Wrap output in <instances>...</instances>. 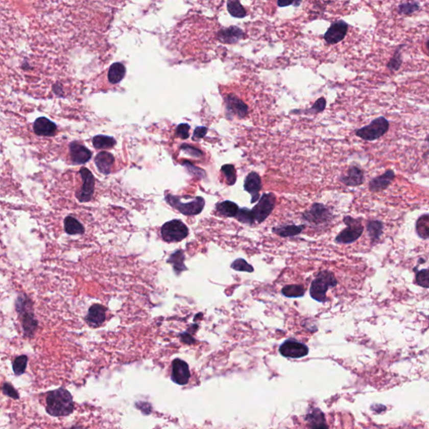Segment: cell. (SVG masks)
Segmentation results:
<instances>
[{
    "mask_svg": "<svg viewBox=\"0 0 429 429\" xmlns=\"http://www.w3.org/2000/svg\"><path fill=\"white\" fill-rule=\"evenodd\" d=\"M383 224L379 221H371L367 225V231L371 240L379 239L383 233Z\"/></svg>",
    "mask_w": 429,
    "mask_h": 429,
    "instance_id": "32",
    "label": "cell"
},
{
    "mask_svg": "<svg viewBox=\"0 0 429 429\" xmlns=\"http://www.w3.org/2000/svg\"><path fill=\"white\" fill-rule=\"evenodd\" d=\"M64 228L65 231L69 235H80L85 232L83 225L75 218V217H66L64 220Z\"/></svg>",
    "mask_w": 429,
    "mask_h": 429,
    "instance_id": "23",
    "label": "cell"
},
{
    "mask_svg": "<svg viewBox=\"0 0 429 429\" xmlns=\"http://www.w3.org/2000/svg\"><path fill=\"white\" fill-rule=\"evenodd\" d=\"M276 196L274 194H264L259 199L258 203L252 209L254 219L257 223H261L270 216L275 207Z\"/></svg>",
    "mask_w": 429,
    "mask_h": 429,
    "instance_id": "7",
    "label": "cell"
},
{
    "mask_svg": "<svg viewBox=\"0 0 429 429\" xmlns=\"http://www.w3.org/2000/svg\"><path fill=\"white\" fill-rule=\"evenodd\" d=\"M19 315L21 316V324L25 336L31 338L38 327V321L35 319L34 313L32 311H30Z\"/></svg>",
    "mask_w": 429,
    "mask_h": 429,
    "instance_id": "22",
    "label": "cell"
},
{
    "mask_svg": "<svg viewBox=\"0 0 429 429\" xmlns=\"http://www.w3.org/2000/svg\"><path fill=\"white\" fill-rule=\"evenodd\" d=\"M126 74V68L122 63L112 64L108 70V81L112 84H117L124 79Z\"/></svg>",
    "mask_w": 429,
    "mask_h": 429,
    "instance_id": "26",
    "label": "cell"
},
{
    "mask_svg": "<svg viewBox=\"0 0 429 429\" xmlns=\"http://www.w3.org/2000/svg\"><path fill=\"white\" fill-rule=\"evenodd\" d=\"M244 37V33L236 26L221 30L217 35V39L224 44H235Z\"/></svg>",
    "mask_w": 429,
    "mask_h": 429,
    "instance_id": "17",
    "label": "cell"
},
{
    "mask_svg": "<svg viewBox=\"0 0 429 429\" xmlns=\"http://www.w3.org/2000/svg\"><path fill=\"white\" fill-rule=\"evenodd\" d=\"M231 268L234 270L238 271V272H247V273H252L254 271V268L252 265L247 264V261L244 259L238 258L231 264Z\"/></svg>",
    "mask_w": 429,
    "mask_h": 429,
    "instance_id": "36",
    "label": "cell"
},
{
    "mask_svg": "<svg viewBox=\"0 0 429 429\" xmlns=\"http://www.w3.org/2000/svg\"><path fill=\"white\" fill-rule=\"evenodd\" d=\"M3 392L4 394L13 399H19V394L16 390L10 385V383H5L3 386Z\"/></svg>",
    "mask_w": 429,
    "mask_h": 429,
    "instance_id": "41",
    "label": "cell"
},
{
    "mask_svg": "<svg viewBox=\"0 0 429 429\" xmlns=\"http://www.w3.org/2000/svg\"><path fill=\"white\" fill-rule=\"evenodd\" d=\"M235 218L241 223L247 225H252L255 221L252 210H249L248 208H241V209H239Z\"/></svg>",
    "mask_w": 429,
    "mask_h": 429,
    "instance_id": "33",
    "label": "cell"
},
{
    "mask_svg": "<svg viewBox=\"0 0 429 429\" xmlns=\"http://www.w3.org/2000/svg\"><path fill=\"white\" fill-rule=\"evenodd\" d=\"M427 144H428V145H429V136H427Z\"/></svg>",
    "mask_w": 429,
    "mask_h": 429,
    "instance_id": "49",
    "label": "cell"
},
{
    "mask_svg": "<svg viewBox=\"0 0 429 429\" xmlns=\"http://www.w3.org/2000/svg\"><path fill=\"white\" fill-rule=\"evenodd\" d=\"M189 125L187 124H181L176 129V134L182 139H187L189 138Z\"/></svg>",
    "mask_w": 429,
    "mask_h": 429,
    "instance_id": "40",
    "label": "cell"
},
{
    "mask_svg": "<svg viewBox=\"0 0 429 429\" xmlns=\"http://www.w3.org/2000/svg\"><path fill=\"white\" fill-rule=\"evenodd\" d=\"M244 189L252 196L251 203H255L259 201V192L261 189V178L256 172L248 174L244 182Z\"/></svg>",
    "mask_w": 429,
    "mask_h": 429,
    "instance_id": "14",
    "label": "cell"
},
{
    "mask_svg": "<svg viewBox=\"0 0 429 429\" xmlns=\"http://www.w3.org/2000/svg\"><path fill=\"white\" fill-rule=\"evenodd\" d=\"M427 52H428V55H429V40H427Z\"/></svg>",
    "mask_w": 429,
    "mask_h": 429,
    "instance_id": "48",
    "label": "cell"
},
{
    "mask_svg": "<svg viewBox=\"0 0 429 429\" xmlns=\"http://www.w3.org/2000/svg\"><path fill=\"white\" fill-rule=\"evenodd\" d=\"M181 150L185 152V153H187V154H189V155L195 157V158H199V157H201L202 155V153L200 150H196L195 148L190 147L189 145H183L182 147H181Z\"/></svg>",
    "mask_w": 429,
    "mask_h": 429,
    "instance_id": "42",
    "label": "cell"
},
{
    "mask_svg": "<svg viewBox=\"0 0 429 429\" xmlns=\"http://www.w3.org/2000/svg\"><path fill=\"white\" fill-rule=\"evenodd\" d=\"M416 231L422 239H429V214H422L416 223Z\"/></svg>",
    "mask_w": 429,
    "mask_h": 429,
    "instance_id": "28",
    "label": "cell"
},
{
    "mask_svg": "<svg viewBox=\"0 0 429 429\" xmlns=\"http://www.w3.org/2000/svg\"><path fill=\"white\" fill-rule=\"evenodd\" d=\"M106 309L101 304H93L91 308H89L88 313L85 317L86 323L91 327H99L104 323L106 320Z\"/></svg>",
    "mask_w": 429,
    "mask_h": 429,
    "instance_id": "15",
    "label": "cell"
},
{
    "mask_svg": "<svg viewBox=\"0 0 429 429\" xmlns=\"http://www.w3.org/2000/svg\"><path fill=\"white\" fill-rule=\"evenodd\" d=\"M167 263L172 265L177 275L182 273L183 271L187 270V268L184 265V254L182 250H177L176 252L172 253Z\"/></svg>",
    "mask_w": 429,
    "mask_h": 429,
    "instance_id": "25",
    "label": "cell"
},
{
    "mask_svg": "<svg viewBox=\"0 0 429 429\" xmlns=\"http://www.w3.org/2000/svg\"><path fill=\"white\" fill-rule=\"evenodd\" d=\"M341 181L348 186H358L364 182V173L358 167L352 166L346 175L341 176Z\"/></svg>",
    "mask_w": 429,
    "mask_h": 429,
    "instance_id": "20",
    "label": "cell"
},
{
    "mask_svg": "<svg viewBox=\"0 0 429 429\" xmlns=\"http://www.w3.org/2000/svg\"><path fill=\"white\" fill-rule=\"evenodd\" d=\"M217 210L220 214L226 217H236L239 207L235 202L226 201L217 204Z\"/></svg>",
    "mask_w": 429,
    "mask_h": 429,
    "instance_id": "27",
    "label": "cell"
},
{
    "mask_svg": "<svg viewBox=\"0 0 429 429\" xmlns=\"http://www.w3.org/2000/svg\"><path fill=\"white\" fill-rule=\"evenodd\" d=\"M190 371L189 366L182 360L175 359L172 362L171 379L178 385H185L189 383Z\"/></svg>",
    "mask_w": 429,
    "mask_h": 429,
    "instance_id": "12",
    "label": "cell"
},
{
    "mask_svg": "<svg viewBox=\"0 0 429 429\" xmlns=\"http://www.w3.org/2000/svg\"><path fill=\"white\" fill-rule=\"evenodd\" d=\"M165 201L175 210L184 216H196L200 214L203 210L205 203V200L201 196L192 199L189 202H183L181 197L173 196L171 194L165 196Z\"/></svg>",
    "mask_w": 429,
    "mask_h": 429,
    "instance_id": "3",
    "label": "cell"
},
{
    "mask_svg": "<svg viewBox=\"0 0 429 429\" xmlns=\"http://www.w3.org/2000/svg\"><path fill=\"white\" fill-rule=\"evenodd\" d=\"M325 103H326L324 98H320V100L315 103V105L312 107V110H316V112H321L325 107Z\"/></svg>",
    "mask_w": 429,
    "mask_h": 429,
    "instance_id": "45",
    "label": "cell"
},
{
    "mask_svg": "<svg viewBox=\"0 0 429 429\" xmlns=\"http://www.w3.org/2000/svg\"><path fill=\"white\" fill-rule=\"evenodd\" d=\"M180 340L185 344H193L195 342V340H194L193 337H192L190 335H189L188 332H185V333H183L180 335Z\"/></svg>",
    "mask_w": 429,
    "mask_h": 429,
    "instance_id": "46",
    "label": "cell"
},
{
    "mask_svg": "<svg viewBox=\"0 0 429 429\" xmlns=\"http://www.w3.org/2000/svg\"><path fill=\"white\" fill-rule=\"evenodd\" d=\"M418 10H419V5L416 2L401 4L398 9L399 12L403 14H412L414 12L418 11Z\"/></svg>",
    "mask_w": 429,
    "mask_h": 429,
    "instance_id": "38",
    "label": "cell"
},
{
    "mask_svg": "<svg viewBox=\"0 0 429 429\" xmlns=\"http://www.w3.org/2000/svg\"><path fill=\"white\" fill-rule=\"evenodd\" d=\"M416 283L421 287L429 289V269H422L417 273Z\"/></svg>",
    "mask_w": 429,
    "mask_h": 429,
    "instance_id": "37",
    "label": "cell"
},
{
    "mask_svg": "<svg viewBox=\"0 0 429 429\" xmlns=\"http://www.w3.org/2000/svg\"><path fill=\"white\" fill-rule=\"evenodd\" d=\"M311 429H328V427L324 423V414L318 419L317 422H312Z\"/></svg>",
    "mask_w": 429,
    "mask_h": 429,
    "instance_id": "44",
    "label": "cell"
},
{
    "mask_svg": "<svg viewBox=\"0 0 429 429\" xmlns=\"http://www.w3.org/2000/svg\"><path fill=\"white\" fill-rule=\"evenodd\" d=\"M293 3H282V2H278V5H279L280 7H283V6H287V5H292Z\"/></svg>",
    "mask_w": 429,
    "mask_h": 429,
    "instance_id": "47",
    "label": "cell"
},
{
    "mask_svg": "<svg viewBox=\"0 0 429 429\" xmlns=\"http://www.w3.org/2000/svg\"><path fill=\"white\" fill-rule=\"evenodd\" d=\"M56 124L46 117H39L34 123V132L40 136H52L56 133Z\"/></svg>",
    "mask_w": 429,
    "mask_h": 429,
    "instance_id": "19",
    "label": "cell"
},
{
    "mask_svg": "<svg viewBox=\"0 0 429 429\" xmlns=\"http://www.w3.org/2000/svg\"><path fill=\"white\" fill-rule=\"evenodd\" d=\"M227 10L229 14L235 18L242 19L247 16V12L239 1H227Z\"/></svg>",
    "mask_w": 429,
    "mask_h": 429,
    "instance_id": "31",
    "label": "cell"
},
{
    "mask_svg": "<svg viewBox=\"0 0 429 429\" xmlns=\"http://www.w3.org/2000/svg\"><path fill=\"white\" fill-rule=\"evenodd\" d=\"M304 229V226H295V225H283L277 226L273 229V232L282 237L297 236L300 234Z\"/></svg>",
    "mask_w": 429,
    "mask_h": 429,
    "instance_id": "24",
    "label": "cell"
},
{
    "mask_svg": "<svg viewBox=\"0 0 429 429\" xmlns=\"http://www.w3.org/2000/svg\"><path fill=\"white\" fill-rule=\"evenodd\" d=\"M222 174L224 175L226 181L229 185H233L236 181V173L235 167L231 164H226L222 167Z\"/></svg>",
    "mask_w": 429,
    "mask_h": 429,
    "instance_id": "35",
    "label": "cell"
},
{
    "mask_svg": "<svg viewBox=\"0 0 429 429\" xmlns=\"http://www.w3.org/2000/svg\"><path fill=\"white\" fill-rule=\"evenodd\" d=\"M304 220L314 224H321L326 222L330 217L329 210L322 204L315 203L312 205L311 210L303 214Z\"/></svg>",
    "mask_w": 429,
    "mask_h": 429,
    "instance_id": "13",
    "label": "cell"
},
{
    "mask_svg": "<svg viewBox=\"0 0 429 429\" xmlns=\"http://www.w3.org/2000/svg\"><path fill=\"white\" fill-rule=\"evenodd\" d=\"M28 362V357L23 354L14 359L13 362V371L16 375H20L26 372V366Z\"/></svg>",
    "mask_w": 429,
    "mask_h": 429,
    "instance_id": "34",
    "label": "cell"
},
{
    "mask_svg": "<svg viewBox=\"0 0 429 429\" xmlns=\"http://www.w3.org/2000/svg\"><path fill=\"white\" fill-rule=\"evenodd\" d=\"M338 282L333 273L329 271H322L311 283V295L315 300L324 303L327 299L326 293L330 288L336 287Z\"/></svg>",
    "mask_w": 429,
    "mask_h": 429,
    "instance_id": "2",
    "label": "cell"
},
{
    "mask_svg": "<svg viewBox=\"0 0 429 429\" xmlns=\"http://www.w3.org/2000/svg\"><path fill=\"white\" fill-rule=\"evenodd\" d=\"M80 174L82 176L83 184H82V189L76 194V197L80 202L85 203V202H88L92 199L94 188H95V180H94L93 175L88 169H81Z\"/></svg>",
    "mask_w": 429,
    "mask_h": 429,
    "instance_id": "8",
    "label": "cell"
},
{
    "mask_svg": "<svg viewBox=\"0 0 429 429\" xmlns=\"http://www.w3.org/2000/svg\"><path fill=\"white\" fill-rule=\"evenodd\" d=\"M226 113L231 117L236 116L238 118H244L247 114V106L243 101L240 100L234 94H229L225 99Z\"/></svg>",
    "mask_w": 429,
    "mask_h": 429,
    "instance_id": "10",
    "label": "cell"
},
{
    "mask_svg": "<svg viewBox=\"0 0 429 429\" xmlns=\"http://www.w3.org/2000/svg\"><path fill=\"white\" fill-rule=\"evenodd\" d=\"M344 222L347 225V227L336 236V243L341 244L354 243L363 233V226L361 224V220L346 217L344 218Z\"/></svg>",
    "mask_w": 429,
    "mask_h": 429,
    "instance_id": "6",
    "label": "cell"
},
{
    "mask_svg": "<svg viewBox=\"0 0 429 429\" xmlns=\"http://www.w3.org/2000/svg\"><path fill=\"white\" fill-rule=\"evenodd\" d=\"M161 236L166 243H178L189 235V229L180 220H172L161 227Z\"/></svg>",
    "mask_w": 429,
    "mask_h": 429,
    "instance_id": "4",
    "label": "cell"
},
{
    "mask_svg": "<svg viewBox=\"0 0 429 429\" xmlns=\"http://www.w3.org/2000/svg\"><path fill=\"white\" fill-rule=\"evenodd\" d=\"M95 163L99 172L103 175H109L114 163V157L107 152H101L95 158Z\"/></svg>",
    "mask_w": 429,
    "mask_h": 429,
    "instance_id": "21",
    "label": "cell"
},
{
    "mask_svg": "<svg viewBox=\"0 0 429 429\" xmlns=\"http://www.w3.org/2000/svg\"><path fill=\"white\" fill-rule=\"evenodd\" d=\"M92 145L98 150H107L116 145V140L109 136L98 135L92 139Z\"/></svg>",
    "mask_w": 429,
    "mask_h": 429,
    "instance_id": "29",
    "label": "cell"
},
{
    "mask_svg": "<svg viewBox=\"0 0 429 429\" xmlns=\"http://www.w3.org/2000/svg\"><path fill=\"white\" fill-rule=\"evenodd\" d=\"M389 129V123L384 117L374 119L371 124L358 129L355 135L366 141H374L383 137Z\"/></svg>",
    "mask_w": 429,
    "mask_h": 429,
    "instance_id": "5",
    "label": "cell"
},
{
    "mask_svg": "<svg viewBox=\"0 0 429 429\" xmlns=\"http://www.w3.org/2000/svg\"><path fill=\"white\" fill-rule=\"evenodd\" d=\"M280 354L289 358H302L308 353V348L304 344L294 340H288L279 348Z\"/></svg>",
    "mask_w": 429,
    "mask_h": 429,
    "instance_id": "9",
    "label": "cell"
},
{
    "mask_svg": "<svg viewBox=\"0 0 429 429\" xmlns=\"http://www.w3.org/2000/svg\"><path fill=\"white\" fill-rule=\"evenodd\" d=\"M349 26L344 20L333 22L324 34V40L328 44H335L344 40L347 34Z\"/></svg>",
    "mask_w": 429,
    "mask_h": 429,
    "instance_id": "11",
    "label": "cell"
},
{
    "mask_svg": "<svg viewBox=\"0 0 429 429\" xmlns=\"http://www.w3.org/2000/svg\"><path fill=\"white\" fill-rule=\"evenodd\" d=\"M282 294L287 298H300L305 294V289L302 285H286L282 288Z\"/></svg>",
    "mask_w": 429,
    "mask_h": 429,
    "instance_id": "30",
    "label": "cell"
},
{
    "mask_svg": "<svg viewBox=\"0 0 429 429\" xmlns=\"http://www.w3.org/2000/svg\"><path fill=\"white\" fill-rule=\"evenodd\" d=\"M394 178L395 173L393 171L389 170L386 171L383 175H380L378 177L374 178L373 180H371L369 184L370 190L372 192H383L389 186L392 180H394Z\"/></svg>",
    "mask_w": 429,
    "mask_h": 429,
    "instance_id": "18",
    "label": "cell"
},
{
    "mask_svg": "<svg viewBox=\"0 0 429 429\" xmlns=\"http://www.w3.org/2000/svg\"><path fill=\"white\" fill-rule=\"evenodd\" d=\"M208 129L205 127H198L196 128V130L194 131L193 140H199L201 138H204L206 133H207Z\"/></svg>",
    "mask_w": 429,
    "mask_h": 429,
    "instance_id": "43",
    "label": "cell"
},
{
    "mask_svg": "<svg viewBox=\"0 0 429 429\" xmlns=\"http://www.w3.org/2000/svg\"><path fill=\"white\" fill-rule=\"evenodd\" d=\"M400 49H401V47H399L397 52H395L394 56L391 59V61H390L389 62H388V64H387V67H388V69H390V70H392V72L399 70V68L401 66V55H400V52H399Z\"/></svg>",
    "mask_w": 429,
    "mask_h": 429,
    "instance_id": "39",
    "label": "cell"
},
{
    "mask_svg": "<svg viewBox=\"0 0 429 429\" xmlns=\"http://www.w3.org/2000/svg\"><path fill=\"white\" fill-rule=\"evenodd\" d=\"M74 411V401L70 392L65 388H58L47 393L46 412L54 417L70 415Z\"/></svg>",
    "mask_w": 429,
    "mask_h": 429,
    "instance_id": "1",
    "label": "cell"
},
{
    "mask_svg": "<svg viewBox=\"0 0 429 429\" xmlns=\"http://www.w3.org/2000/svg\"><path fill=\"white\" fill-rule=\"evenodd\" d=\"M70 158L75 164H83L91 158V152L79 142H73L70 145Z\"/></svg>",
    "mask_w": 429,
    "mask_h": 429,
    "instance_id": "16",
    "label": "cell"
}]
</instances>
